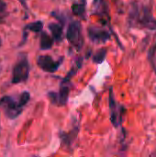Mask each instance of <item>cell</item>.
<instances>
[{
  "instance_id": "6da1fadb",
  "label": "cell",
  "mask_w": 156,
  "mask_h": 157,
  "mask_svg": "<svg viewBox=\"0 0 156 157\" xmlns=\"http://www.w3.org/2000/svg\"><path fill=\"white\" fill-rule=\"evenodd\" d=\"M128 23L130 27L146 28L151 30L156 29V19L153 16L152 2H144L140 4L139 2H132L129 10Z\"/></svg>"
},
{
  "instance_id": "7a4b0ae2",
  "label": "cell",
  "mask_w": 156,
  "mask_h": 157,
  "mask_svg": "<svg viewBox=\"0 0 156 157\" xmlns=\"http://www.w3.org/2000/svg\"><path fill=\"white\" fill-rule=\"evenodd\" d=\"M29 63L28 55L25 53H21L18 56V59L16 63V64L13 67L12 71V84H20V83H26L29 76Z\"/></svg>"
},
{
  "instance_id": "3957f363",
  "label": "cell",
  "mask_w": 156,
  "mask_h": 157,
  "mask_svg": "<svg viewBox=\"0 0 156 157\" xmlns=\"http://www.w3.org/2000/svg\"><path fill=\"white\" fill-rule=\"evenodd\" d=\"M66 39L77 51H80L84 45L81 23L78 20L72 21L67 28Z\"/></svg>"
},
{
  "instance_id": "277c9868",
  "label": "cell",
  "mask_w": 156,
  "mask_h": 157,
  "mask_svg": "<svg viewBox=\"0 0 156 157\" xmlns=\"http://www.w3.org/2000/svg\"><path fill=\"white\" fill-rule=\"evenodd\" d=\"M0 107H4L5 115L10 120L17 118L23 110V108L19 105V102L17 101L11 96H5L0 98Z\"/></svg>"
},
{
  "instance_id": "5b68a950",
  "label": "cell",
  "mask_w": 156,
  "mask_h": 157,
  "mask_svg": "<svg viewBox=\"0 0 156 157\" xmlns=\"http://www.w3.org/2000/svg\"><path fill=\"white\" fill-rule=\"evenodd\" d=\"M63 57H61L59 60L55 61L50 55H40L37 58V64L38 66L47 73H54L58 70L60 65L63 63Z\"/></svg>"
},
{
  "instance_id": "8992f818",
  "label": "cell",
  "mask_w": 156,
  "mask_h": 157,
  "mask_svg": "<svg viewBox=\"0 0 156 157\" xmlns=\"http://www.w3.org/2000/svg\"><path fill=\"white\" fill-rule=\"evenodd\" d=\"M108 105H109V110H110V121L114 125V127H119V125L121 123L122 119L121 116L123 115L124 109L121 108L120 112L119 111L117 108V103L115 101L114 98V93H113V88H109V95H108Z\"/></svg>"
},
{
  "instance_id": "52a82bcc",
  "label": "cell",
  "mask_w": 156,
  "mask_h": 157,
  "mask_svg": "<svg viewBox=\"0 0 156 157\" xmlns=\"http://www.w3.org/2000/svg\"><path fill=\"white\" fill-rule=\"evenodd\" d=\"M93 14L100 17V21L103 25L109 23V8L106 0L93 1Z\"/></svg>"
},
{
  "instance_id": "ba28073f",
  "label": "cell",
  "mask_w": 156,
  "mask_h": 157,
  "mask_svg": "<svg viewBox=\"0 0 156 157\" xmlns=\"http://www.w3.org/2000/svg\"><path fill=\"white\" fill-rule=\"evenodd\" d=\"M87 35L90 40L94 43H105L110 39V34L108 30L97 27L90 26L87 29Z\"/></svg>"
},
{
  "instance_id": "9c48e42d",
  "label": "cell",
  "mask_w": 156,
  "mask_h": 157,
  "mask_svg": "<svg viewBox=\"0 0 156 157\" xmlns=\"http://www.w3.org/2000/svg\"><path fill=\"white\" fill-rule=\"evenodd\" d=\"M77 133H78V128H74L69 132H60L59 136L61 138L62 144L63 146L70 147L72 145V144L74 142V140L76 139Z\"/></svg>"
},
{
  "instance_id": "30bf717a",
  "label": "cell",
  "mask_w": 156,
  "mask_h": 157,
  "mask_svg": "<svg viewBox=\"0 0 156 157\" xmlns=\"http://www.w3.org/2000/svg\"><path fill=\"white\" fill-rule=\"evenodd\" d=\"M54 43L53 37L50 36L47 32H40V49L41 51H47L52 48Z\"/></svg>"
},
{
  "instance_id": "8fae6325",
  "label": "cell",
  "mask_w": 156,
  "mask_h": 157,
  "mask_svg": "<svg viewBox=\"0 0 156 157\" xmlns=\"http://www.w3.org/2000/svg\"><path fill=\"white\" fill-rule=\"evenodd\" d=\"M63 25L61 23L60 24L59 23H50L48 25V28L51 30L54 40L57 42H61L63 40Z\"/></svg>"
},
{
  "instance_id": "7c38bea8",
  "label": "cell",
  "mask_w": 156,
  "mask_h": 157,
  "mask_svg": "<svg viewBox=\"0 0 156 157\" xmlns=\"http://www.w3.org/2000/svg\"><path fill=\"white\" fill-rule=\"evenodd\" d=\"M86 0H80L78 3H74L72 5V12L76 17H84L86 13Z\"/></svg>"
},
{
  "instance_id": "4fadbf2b",
  "label": "cell",
  "mask_w": 156,
  "mask_h": 157,
  "mask_svg": "<svg viewBox=\"0 0 156 157\" xmlns=\"http://www.w3.org/2000/svg\"><path fill=\"white\" fill-rule=\"evenodd\" d=\"M69 94H70V88L67 86H64V84H62L58 97H59V105L60 106H65L68 102L69 98Z\"/></svg>"
},
{
  "instance_id": "5bb4252c",
  "label": "cell",
  "mask_w": 156,
  "mask_h": 157,
  "mask_svg": "<svg viewBox=\"0 0 156 157\" xmlns=\"http://www.w3.org/2000/svg\"><path fill=\"white\" fill-rule=\"evenodd\" d=\"M42 29H43V22L40 21V20H38V21H34V22H31V23H29L25 26L24 29L26 30H30V31H33L35 33H39V32H41L42 31Z\"/></svg>"
},
{
  "instance_id": "9a60e30c",
  "label": "cell",
  "mask_w": 156,
  "mask_h": 157,
  "mask_svg": "<svg viewBox=\"0 0 156 157\" xmlns=\"http://www.w3.org/2000/svg\"><path fill=\"white\" fill-rule=\"evenodd\" d=\"M107 56V49L106 48H101L97 51V52L93 56V62L95 63L100 64L104 62Z\"/></svg>"
},
{
  "instance_id": "2e32d148",
  "label": "cell",
  "mask_w": 156,
  "mask_h": 157,
  "mask_svg": "<svg viewBox=\"0 0 156 157\" xmlns=\"http://www.w3.org/2000/svg\"><path fill=\"white\" fill-rule=\"evenodd\" d=\"M8 16L7 11V5L6 2L0 0V24L5 23L6 17Z\"/></svg>"
},
{
  "instance_id": "e0dca14e",
  "label": "cell",
  "mask_w": 156,
  "mask_h": 157,
  "mask_svg": "<svg viewBox=\"0 0 156 157\" xmlns=\"http://www.w3.org/2000/svg\"><path fill=\"white\" fill-rule=\"evenodd\" d=\"M78 69H79V67H78L76 64H75L74 66H73V67L71 68V70L68 72V74L66 75V76L63 79L62 84H67V83H69V82H70V80L72 79V77H73V76H74V75H76V73H77Z\"/></svg>"
},
{
  "instance_id": "ac0fdd59",
  "label": "cell",
  "mask_w": 156,
  "mask_h": 157,
  "mask_svg": "<svg viewBox=\"0 0 156 157\" xmlns=\"http://www.w3.org/2000/svg\"><path fill=\"white\" fill-rule=\"evenodd\" d=\"M30 99V94L28 92V91H24L20 94L19 96V99H18V102H19V105L23 108L25 105L28 104V102L29 101Z\"/></svg>"
},
{
  "instance_id": "d6986e66",
  "label": "cell",
  "mask_w": 156,
  "mask_h": 157,
  "mask_svg": "<svg viewBox=\"0 0 156 157\" xmlns=\"http://www.w3.org/2000/svg\"><path fill=\"white\" fill-rule=\"evenodd\" d=\"M48 98L50 99V101L54 104V105H59V97H58V93H55V92H49L48 93Z\"/></svg>"
},
{
  "instance_id": "ffe728a7",
  "label": "cell",
  "mask_w": 156,
  "mask_h": 157,
  "mask_svg": "<svg viewBox=\"0 0 156 157\" xmlns=\"http://www.w3.org/2000/svg\"><path fill=\"white\" fill-rule=\"evenodd\" d=\"M51 15L52 16V17H54L55 18H57L60 22H61V24H64L65 23V17L62 14V13H60V12H58V11H53V12H51Z\"/></svg>"
},
{
  "instance_id": "44dd1931",
  "label": "cell",
  "mask_w": 156,
  "mask_h": 157,
  "mask_svg": "<svg viewBox=\"0 0 156 157\" xmlns=\"http://www.w3.org/2000/svg\"><path fill=\"white\" fill-rule=\"evenodd\" d=\"M156 54V42L153 45V47L149 50V52H148V60L152 63H154V56H155Z\"/></svg>"
},
{
  "instance_id": "7402d4cb",
  "label": "cell",
  "mask_w": 156,
  "mask_h": 157,
  "mask_svg": "<svg viewBox=\"0 0 156 157\" xmlns=\"http://www.w3.org/2000/svg\"><path fill=\"white\" fill-rule=\"evenodd\" d=\"M28 35H29V32H28V30H26V29H23V37H22V41H21V42H19V44H18V47H19V46H22V45H24V44L26 43V40H27V39H28Z\"/></svg>"
},
{
  "instance_id": "603a6c76",
  "label": "cell",
  "mask_w": 156,
  "mask_h": 157,
  "mask_svg": "<svg viewBox=\"0 0 156 157\" xmlns=\"http://www.w3.org/2000/svg\"><path fill=\"white\" fill-rule=\"evenodd\" d=\"M75 64L79 67V69L82 67L83 65V58L82 57H77L76 60H75Z\"/></svg>"
},
{
  "instance_id": "cb8c5ba5",
  "label": "cell",
  "mask_w": 156,
  "mask_h": 157,
  "mask_svg": "<svg viewBox=\"0 0 156 157\" xmlns=\"http://www.w3.org/2000/svg\"><path fill=\"white\" fill-rule=\"evenodd\" d=\"M18 1H19V3L22 5V6H23L25 9H27V10L29 9V7H28V5L26 4V3H27V0H18Z\"/></svg>"
},
{
  "instance_id": "d4e9b609",
  "label": "cell",
  "mask_w": 156,
  "mask_h": 157,
  "mask_svg": "<svg viewBox=\"0 0 156 157\" xmlns=\"http://www.w3.org/2000/svg\"><path fill=\"white\" fill-rule=\"evenodd\" d=\"M1 72H2V64L0 63V74H1Z\"/></svg>"
},
{
  "instance_id": "484cf974",
  "label": "cell",
  "mask_w": 156,
  "mask_h": 157,
  "mask_svg": "<svg viewBox=\"0 0 156 157\" xmlns=\"http://www.w3.org/2000/svg\"><path fill=\"white\" fill-rule=\"evenodd\" d=\"M2 46V39L0 38V47Z\"/></svg>"
}]
</instances>
